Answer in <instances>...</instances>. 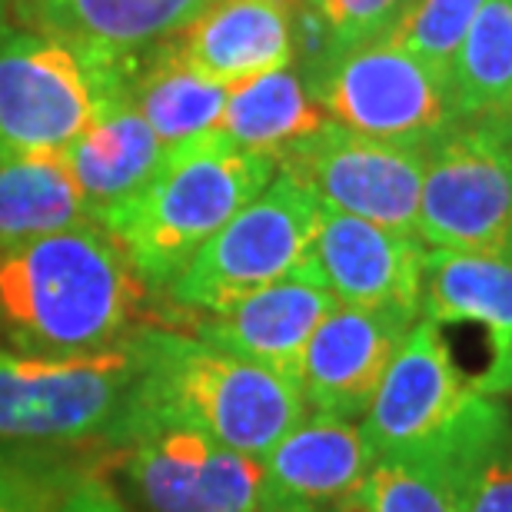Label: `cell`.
I'll list each match as a JSON object with an SVG mask.
<instances>
[{
	"label": "cell",
	"mask_w": 512,
	"mask_h": 512,
	"mask_svg": "<svg viewBox=\"0 0 512 512\" xmlns=\"http://www.w3.org/2000/svg\"><path fill=\"white\" fill-rule=\"evenodd\" d=\"M153 293L100 223L0 250V353L67 360L127 343Z\"/></svg>",
	"instance_id": "6da1fadb"
},
{
	"label": "cell",
	"mask_w": 512,
	"mask_h": 512,
	"mask_svg": "<svg viewBox=\"0 0 512 512\" xmlns=\"http://www.w3.org/2000/svg\"><path fill=\"white\" fill-rule=\"evenodd\" d=\"M140 343L147 370L137 436L157 423H180L243 456L263 459L306 416L300 386L266 366L160 323L143 326Z\"/></svg>",
	"instance_id": "7a4b0ae2"
},
{
	"label": "cell",
	"mask_w": 512,
	"mask_h": 512,
	"mask_svg": "<svg viewBox=\"0 0 512 512\" xmlns=\"http://www.w3.org/2000/svg\"><path fill=\"white\" fill-rule=\"evenodd\" d=\"M276 160L240 150L220 130L170 147L137 197L100 220L153 296L183 273L223 223L270 187Z\"/></svg>",
	"instance_id": "3957f363"
},
{
	"label": "cell",
	"mask_w": 512,
	"mask_h": 512,
	"mask_svg": "<svg viewBox=\"0 0 512 512\" xmlns=\"http://www.w3.org/2000/svg\"><path fill=\"white\" fill-rule=\"evenodd\" d=\"M140 333L104 353L27 360L0 353V443L127 446L140 429L143 393Z\"/></svg>",
	"instance_id": "277c9868"
},
{
	"label": "cell",
	"mask_w": 512,
	"mask_h": 512,
	"mask_svg": "<svg viewBox=\"0 0 512 512\" xmlns=\"http://www.w3.org/2000/svg\"><path fill=\"white\" fill-rule=\"evenodd\" d=\"M323 203L290 173L276 170L260 197L230 217L183 266L163 300L173 313H213L293 276L310 260Z\"/></svg>",
	"instance_id": "5b68a950"
},
{
	"label": "cell",
	"mask_w": 512,
	"mask_h": 512,
	"mask_svg": "<svg viewBox=\"0 0 512 512\" xmlns=\"http://www.w3.org/2000/svg\"><path fill=\"white\" fill-rule=\"evenodd\" d=\"M416 237L429 250L512 256L509 117H459L429 143Z\"/></svg>",
	"instance_id": "8992f818"
},
{
	"label": "cell",
	"mask_w": 512,
	"mask_h": 512,
	"mask_svg": "<svg viewBox=\"0 0 512 512\" xmlns=\"http://www.w3.org/2000/svg\"><path fill=\"white\" fill-rule=\"evenodd\" d=\"M303 80L333 124L396 147L426 150L459 120L453 77L393 37L343 50Z\"/></svg>",
	"instance_id": "52a82bcc"
},
{
	"label": "cell",
	"mask_w": 512,
	"mask_h": 512,
	"mask_svg": "<svg viewBox=\"0 0 512 512\" xmlns=\"http://www.w3.org/2000/svg\"><path fill=\"white\" fill-rule=\"evenodd\" d=\"M120 60L64 37L10 30L0 40V160L57 157L97 114Z\"/></svg>",
	"instance_id": "ba28073f"
},
{
	"label": "cell",
	"mask_w": 512,
	"mask_h": 512,
	"mask_svg": "<svg viewBox=\"0 0 512 512\" xmlns=\"http://www.w3.org/2000/svg\"><path fill=\"white\" fill-rule=\"evenodd\" d=\"M476 399L446 333L416 320L366 409L363 439L373 459L449 453Z\"/></svg>",
	"instance_id": "9c48e42d"
},
{
	"label": "cell",
	"mask_w": 512,
	"mask_h": 512,
	"mask_svg": "<svg viewBox=\"0 0 512 512\" xmlns=\"http://www.w3.org/2000/svg\"><path fill=\"white\" fill-rule=\"evenodd\" d=\"M276 170L300 180L326 210L416 237L426 150L396 147L326 120L316 133L286 150L276 160Z\"/></svg>",
	"instance_id": "30bf717a"
},
{
	"label": "cell",
	"mask_w": 512,
	"mask_h": 512,
	"mask_svg": "<svg viewBox=\"0 0 512 512\" xmlns=\"http://www.w3.org/2000/svg\"><path fill=\"white\" fill-rule=\"evenodd\" d=\"M127 479L150 512H260L263 459L157 423L127 446Z\"/></svg>",
	"instance_id": "8fae6325"
},
{
	"label": "cell",
	"mask_w": 512,
	"mask_h": 512,
	"mask_svg": "<svg viewBox=\"0 0 512 512\" xmlns=\"http://www.w3.org/2000/svg\"><path fill=\"white\" fill-rule=\"evenodd\" d=\"M333 310V293L326 290L320 273L306 260L293 276L263 286V290L243 296V300L223 306V310L170 313L163 316V323L177 320L180 326H170V330L197 336V340L217 346L223 353L266 366L276 376L300 386L306 343Z\"/></svg>",
	"instance_id": "7c38bea8"
},
{
	"label": "cell",
	"mask_w": 512,
	"mask_h": 512,
	"mask_svg": "<svg viewBox=\"0 0 512 512\" xmlns=\"http://www.w3.org/2000/svg\"><path fill=\"white\" fill-rule=\"evenodd\" d=\"M426 253V243L413 233L323 207L310 266L336 303L419 320Z\"/></svg>",
	"instance_id": "4fadbf2b"
},
{
	"label": "cell",
	"mask_w": 512,
	"mask_h": 512,
	"mask_svg": "<svg viewBox=\"0 0 512 512\" xmlns=\"http://www.w3.org/2000/svg\"><path fill=\"white\" fill-rule=\"evenodd\" d=\"M419 320L483 336L486 360L469 386L489 399L512 393V256L429 250Z\"/></svg>",
	"instance_id": "5bb4252c"
},
{
	"label": "cell",
	"mask_w": 512,
	"mask_h": 512,
	"mask_svg": "<svg viewBox=\"0 0 512 512\" xmlns=\"http://www.w3.org/2000/svg\"><path fill=\"white\" fill-rule=\"evenodd\" d=\"M370 466L360 423L306 413L263 456L260 512H343L360 503Z\"/></svg>",
	"instance_id": "9a60e30c"
},
{
	"label": "cell",
	"mask_w": 512,
	"mask_h": 512,
	"mask_svg": "<svg viewBox=\"0 0 512 512\" xmlns=\"http://www.w3.org/2000/svg\"><path fill=\"white\" fill-rule=\"evenodd\" d=\"M413 316L386 310H336L316 326L306 343L300 393L306 409L340 419H363L386 366L413 330Z\"/></svg>",
	"instance_id": "2e32d148"
},
{
	"label": "cell",
	"mask_w": 512,
	"mask_h": 512,
	"mask_svg": "<svg viewBox=\"0 0 512 512\" xmlns=\"http://www.w3.org/2000/svg\"><path fill=\"white\" fill-rule=\"evenodd\" d=\"M167 153L170 147L133 107L124 87V60H120L117 80L100 100L97 114L57 153V160L77 183L90 220L100 223L157 177Z\"/></svg>",
	"instance_id": "e0dca14e"
},
{
	"label": "cell",
	"mask_w": 512,
	"mask_h": 512,
	"mask_svg": "<svg viewBox=\"0 0 512 512\" xmlns=\"http://www.w3.org/2000/svg\"><path fill=\"white\" fill-rule=\"evenodd\" d=\"M296 4L300 0H217L167 47L223 87L243 84L296 60Z\"/></svg>",
	"instance_id": "ac0fdd59"
},
{
	"label": "cell",
	"mask_w": 512,
	"mask_h": 512,
	"mask_svg": "<svg viewBox=\"0 0 512 512\" xmlns=\"http://www.w3.org/2000/svg\"><path fill=\"white\" fill-rule=\"evenodd\" d=\"M217 0H40L20 30L64 37L107 60L140 57L187 30Z\"/></svg>",
	"instance_id": "d6986e66"
},
{
	"label": "cell",
	"mask_w": 512,
	"mask_h": 512,
	"mask_svg": "<svg viewBox=\"0 0 512 512\" xmlns=\"http://www.w3.org/2000/svg\"><path fill=\"white\" fill-rule=\"evenodd\" d=\"M124 87L133 107L167 147H180L193 137L220 130L230 90L183 64L167 44L140 57H127Z\"/></svg>",
	"instance_id": "ffe728a7"
},
{
	"label": "cell",
	"mask_w": 512,
	"mask_h": 512,
	"mask_svg": "<svg viewBox=\"0 0 512 512\" xmlns=\"http://www.w3.org/2000/svg\"><path fill=\"white\" fill-rule=\"evenodd\" d=\"M323 107L310 97L303 74L293 64L273 74L243 80L227 90L220 133L240 150L280 160L286 150L326 124Z\"/></svg>",
	"instance_id": "44dd1931"
},
{
	"label": "cell",
	"mask_w": 512,
	"mask_h": 512,
	"mask_svg": "<svg viewBox=\"0 0 512 512\" xmlns=\"http://www.w3.org/2000/svg\"><path fill=\"white\" fill-rule=\"evenodd\" d=\"M90 223L87 203L57 157L0 160V250Z\"/></svg>",
	"instance_id": "7402d4cb"
},
{
	"label": "cell",
	"mask_w": 512,
	"mask_h": 512,
	"mask_svg": "<svg viewBox=\"0 0 512 512\" xmlns=\"http://www.w3.org/2000/svg\"><path fill=\"white\" fill-rule=\"evenodd\" d=\"M459 512H512V416L479 396L449 446Z\"/></svg>",
	"instance_id": "603a6c76"
},
{
	"label": "cell",
	"mask_w": 512,
	"mask_h": 512,
	"mask_svg": "<svg viewBox=\"0 0 512 512\" xmlns=\"http://www.w3.org/2000/svg\"><path fill=\"white\" fill-rule=\"evenodd\" d=\"M459 117L512 120V0H483L453 64Z\"/></svg>",
	"instance_id": "cb8c5ba5"
},
{
	"label": "cell",
	"mask_w": 512,
	"mask_h": 512,
	"mask_svg": "<svg viewBox=\"0 0 512 512\" xmlns=\"http://www.w3.org/2000/svg\"><path fill=\"white\" fill-rule=\"evenodd\" d=\"M360 503L363 512H459L449 453L373 459Z\"/></svg>",
	"instance_id": "d4e9b609"
},
{
	"label": "cell",
	"mask_w": 512,
	"mask_h": 512,
	"mask_svg": "<svg viewBox=\"0 0 512 512\" xmlns=\"http://www.w3.org/2000/svg\"><path fill=\"white\" fill-rule=\"evenodd\" d=\"M479 7L483 0H416L389 37L403 44L409 54L426 60L429 67H436L439 74L453 77L456 54Z\"/></svg>",
	"instance_id": "484cf974"
},
{
	"label": "cell",
	"mask_w": 512,
	"mask_h": 512,
	"mask_svg": "<svg viewBox=\"0 0 512 512\" xmlns=\"http://www.w3.org/2000/svg\"><path fill=\"white\" fill-rule=\"evenodd\" d=\"M70 486L54 469L0 459V512H54Z\"/></svg>",
	"instance_id": "4316f807"
},
{
	"label": "cell",
	"mask_w": 512,
	"mask_h": 512,
	"mask_svg": "<svg viewBox=\"0 0 512 512\" xmlns=\"http://www.w3.org/2000/svg\"><path fill=\"white\" fill-rule=\"evenodd\" d=\"M54 512H127V506L104 479H84V483H74L60 496Z\"/></svg>",
	"instance_id": "83f0119b"
},
{
	"label": "cell",
	"mask_w": 512,
	"mask_h": 512,
	"mask_svg": "<svg viewBox=\"0 0 512 512\" xmlns=\"http://www.w3.org/2000/svg\"><path fill=\"white\" fill-rule=\"evenodd\" d=\"M37 4H40V0H10V17H14V27L17 30L27 24V17L34 14Z\"/></svg>",
	"instance_id": "f1b7e54d"
},
{
	"label": "cell",
	"mask_w": 512,
	"mask_h": 512,
	"mask_svg": "<svg viewBox=\"0 0 512 512\" xmlns=\"http://www.w3.org/2000/svg\"><path fill=\"white\" fill-rule=\"evenodd\" d=\"M14 27V17H10V0H0V40H4Z\"/></svg>",
	"instance_id": "f546056e"
}]
</instances>
